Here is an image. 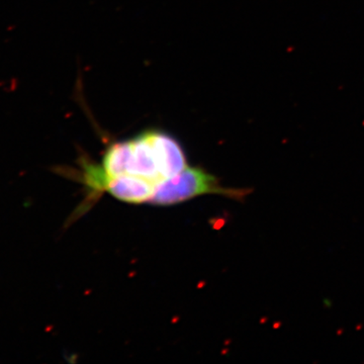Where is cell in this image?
Returning <instances> with one entry per match:
<instances>
[{"instance_id": "obj_1", "label": "cell", "mask_w": 364, "mask_h": 364, "mask_svg": "<svg viewBox=\"0 0 364 364\" xmlns=\"http://www.w3.org/2000/svg\"><path fill=\"white\" fill-rule=\"evenodd\" d=\"M188 166L181 143L166 132L155 129L112 143L97 164L100 173L107 178L135 177L156 188Z\"/></svg>"}, {"instance_id": "obj_2", "label": "cell", "mask_w": 364, "mask_h": 364, "mask_svg": "<svg viewBox=\"0 0 364 364\" xmlns=\"http://www.w3.org/2000/svg\"><path fill=\"white\" fill-rule=\"evenodd\" d=\"M251 193L248 188H225L219 178L200 167H186L177 176L158 186L151 205H173L205 195L226 196L242 200Z\"/></svg>"}]
</instances>
